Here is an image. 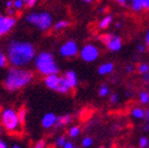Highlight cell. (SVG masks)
Listing matches in <instances>:
<instances>
[{
  "label": "cell",
  "mask_w": 149,
  "mask_h": 148,
  "mask_svg": "<svg viewBox=\"0 0 149 148\" xmlns=\"http://www.w3.org/2000/svg\"><path fill=\"white\" fill-rule=\"evenodd\" d=\"M63 80L66 82V84L68 85L70 89H74L78 84V78H77V75L75 73L74 71H72V70H69V71H66L63 73Z\"/></svg>",
  "instance_id": "cell-12"
},
{
  "label": "cell",
  "mask_w": 149,
  "mask_h": 148,
  "mask_svg": "<svg viewBox=\"0 0 149 148\" xmlns=\"http://www.w3.org/2000/svg\"><path fill=\"white\" fill-rule=\"evenodd\" d=\"M33 148H46V140H39L35 143Z\"/></svg>",
  "instance_id": "cell-30"
},
{
  "label": "cell",
  "mask_w": 149,
  "mask_h": 148,
  "mask_svg": "<svg viewBox=\"0 0 149 148\" xmlns=\"http://www.w3.org/2000/svg\"><path fill=\"white\" fill-rule=\"evenodd\" d=\"M67 140H66V137L65 135H60V137L57 138V140H56V145L58 146V147H63V145L66 144Z\"/></svg>",
  "instance_id": "cell-26"
},
{
  "label": "cell",
  "mask_w": 149,
  "mask_h": 148,
  "mask_svg": "<svg viewBox=\"0 0 149 148\" xmlns=\"http://www.w3.org/2000/svg\"><path fill=\"white\" fill-rule=\"evenodd\" d=\"M113 22V16L111 14H105L103 17L98 20L97 22V28L100 30H106L108 29Z\"/></svg>",
  "instance_id": "cell-14"
},
{
  "label": "cell",
  "mask_w": 149,
  "mask_h": 148,
  "mask_svg": "<svg viewBox=\"0 0 149 148\" xmlns=\"http://www.w3.org/2000/svg\"><path fill=\"white\" fill-rule=\"evenodd\" d=\"M109 88H108V86L107 85H103V86H100V91H98V94H100V96L102 97H105L107 96L108 94H109Z\"/></svg>",
  "instance_id": "cell-25"
},
{
  "label": "cell",
  "mask_w": 149,
  "mask_h": 148,
  "mask_svg": "<svg viewBox=\"0 0 149 148\" xmlns=\"http://www.w3.org/2000/svg\"><path fill=\"white\" fill-rule=\"evenodd\" d=\"M145 121L147 124H149V109L145 111Z\"/></svg>",
  "instance_id": "cell-40"
},
{
  "label": "cell",
  "mask_w": 149,
  "mask_h": 148,
  "mask_svg": "<svg viewBox=\"0 0 149 148\" xmlns=\"http://www.w3.org/2000/svg\"><path fill=\"white\" fill-rule=\"evenodd\" d=\"M16 10L14 8H11V9H6V14L10 15V16H15L16 15Z\"/></svg>",
  "instance_id": "cell-34"
},
{
  "label": "cell",
  "mask_w": 149,
  "mask_h": 148,
  "mask_svg": "<svg viewBox=\"0 0 149 148\" xmlns=\"http://www.w3.org/2000/svg\"><path fill=\"white\" fill-rule=\"evenodd\" d=\"M92 143H93V141H92V139L90 137H87V138H84V140H83V146L84 147H86V148H88V147H90V146L92 145Z\"/></svg>",
  "instance_id": "cell-28"
},
{
  "label": "cell",
  "mask_w": 149,
  "mask_h": 148,
  "mask_svg": "<svg viewBox=\"0 0 149 148\" xmlns=\"http://www.w3.org/2000/svg\"><path fill=\"white\" fill-rule=\"evenodd\" d=\"M23 1H24V2H26V1H28V0H23Z\"/></svg>",
  "instance_id": "cell-47"
},
{
  "label": "cell",
  "mask_w": 149,
  "mask_h": 148,
  "mask_svg": "<svg viewBox=\"0 0 149 148\" xmlns=\"http://www.w3.org/2000/svg\"><path fill=\"white\" fill-rule=\"evenodd\" d=\"M17 18L8 14H0V38L8 35L15 28Z\"/></svg>",
  "instance_id": "cell-9"
},
{
  "label": "cell",
  "mask_w": 149,
  "mask_h": 148,
  "mask_svg": "<svg viewBox=\"0 0 149 148\" xmlns=\"http://www.w3.org/2000/svg\"><path fill=\"white\" fill-rule=\"evenodd\" d=\"M149 71V65L148 64H146V63H142V64H140L139 65V67H138V72L140 74H145V73H147V72Z\"/></svg>",
  "instance_id": "cell-24"
},
{
  "label": "cell",
  "mask_w": 149,
  "mask_h": 148,
  "mask_svg": "<svg viewBox=\"0 0 149 148\" xmlns=\"http://www.w3.org/2000/svg\"><path fill=\"white\" fill-rule=\"evenodd\" d=\"M79 56L84 61H87V63L95 61L100 57V49L93 43H87L80 49Z\"/></svg>",
  "instance_id": "cell-8"
},
{
  "label": "cell",
  "mask_w": 149,
  "mask_h": 148,
  "mask_svg": "<svg viewBox=\"0 0 149 148\" xmlns=\"http://www.w3.org/2000/svg\"><path fill=\"white\" fill-rule=\"evenodd\" d=\"M139 98H140V102L141 104H143V105H146L149 103V92H145V91H142L139 95Z\"/></svg>",
  "instance_id": "cell-22"
},
{
  "label": "cell",
  "mask_w": 149,
  "mask_h": 148,
  "mask_svg": "<svg viewBox=\"0 0 149 148\" xmlns=\"http://www.w3.org/2000/svg\"><path fill=\"white\" fill-rule=\"evenodd\" d=\"M114 2L120 6H126L129 3V0H114Z\"/></svg>",
  "instance_id": "cell-31"
},
{
  "label": "cell",
  "mask_w": 149,
  "mask_h": 148,
  "mask_svg": "<svg viewBox=\"0 0 149 148\" xmlns=\"http://www.w3.org/2000/svg\"><path fill=\"white\" fill-rule=\"evenodd\" d=\"M131 114L134 119H138V120H143V119H145V111L142 108H139V107H135V108L132 109Z\"/></svg>",
  "instance_id": "cell-18"
},
{
  "label": "cell",
  "mask_w": 149,
  "mask_h": 148,
  "mask_svg": "<svg viewBox=\"0 0 149 148\" xmlns=\"http://www.w3.org/2000/svg\"><path fill=\"white\" fill-rule=\"evenodd\" d=\"M6 9H11V8H13V0H6Z\"/></svg>",
  "instance_id": "cell-36"
},
{
  "label": "cell",
  "mask_w": 149,
  "mask_h": 148,
  "mask_svg": "<svg viewBox=\"0 0 149 148\" xmlns=\"http://www.w3.org/2000/svg\"><path fill=\"white\" fill-rule=\"evenodd\" d=\"M0 121H1L3 128L6 131H10V132L16 131L19 128V126L21 125L19 122V119H18L17 112L12 108H6L1 112Z\"/></svg>",
  "instance_id": "cell-5"
},
{
  "label": "cell",
  "mask_w": 149,
  "mask_h": 148,
  "mask_svg": "<svg viewBox=\"0 0 149 148\" xmlns=\"http://www.w3.org/2000/svg\"><path fill=\"white\" fill-rule=\"evenodd\" d=\"M45 84L49 89L57 91L59 93L67 94L71 89L68 87L63 76H58L57 74H51V75H47L45 78Z\"/></svg>",
  "instance_id": "cell-6"
},
{
  "label": "cell",
  "mask_w": 149,
  "mask_h": 148,
  "mask_svg": "<svg viewBox=\"0 0 149 148\" xmlns=\"http://www.w3.org/2000/svg\"><path fill=\"white\" fill-rule=\"evenodd\" d=\"M39 0H28L26 2V8H29V9H33L35 6H37V3Z\"/></svg>",
  "instance_id": "cell-29"
},
{
  "label": "cell",
  "mask_w": 149,
  "mask_h": 148,
  "mask_svg": "<svg viewBox=\"0 0 149 148\" xmlns=\"http://www.w3.org/2000/svg\"><path fill=\"white\" fill-rule=\"evenodd\" d=\"M34 65L37 71L45 76L57 74L59 71V67L55 60L54 55L48 51L39 52L38 54H36L34 58Z\"/></svg>",
  "instance_id": "cell-3"
},
{
  "label": "cell",
  "mask_w": 149,
  "mask_h": 148,
  "mask_svg": "<svg viewBox=\"0 0 149 148\" xmlns=\"http://www.w3.org/2000/svg\"><path fill=\"white\" fill-rule=\"evenodd\" d=\"M51 148H54V147H51Z\"/></svg>",
  "instance_id": "cell-50"
},
{
  "label": "cell",
  "mask_w": 149,
  "mask_h": 148,
  "mask_svg": "<svg viewBox=\"0 0 149 148\" xmlns=\"http://www.w3.org/2000/svg\"><path fill=\"white\" fill-rule=\"evenodd\" d=\"M109 100H110V103H111V104H116L118 101V95L116 93L111 94V96H110Z\"/></svg>",
  "instance_id": "cell-32"
},
{
  "label": "cell",
  "mask_w": 149,
  "mask_h": 148,
  "mask_svg": "<svg viewBox=\"0 0 149 148\" xmlns=\"http://www.w3.org/2000/svg\"><path fill=\"white\" fill-rule=\"evenodd\" d=\"M145 45L147 47L149 46V30L145 33Z\"/></svg>",
  "instance_id": "cell-37"
},
{
  "label": "cell",
  "mask_w": 149,
  "mask_h": 148,
  "mask_svg": "<svg viewBox=\"0 0 149 148\" xmlns=\"http://www.w3.org/2000/svg\"><path fill=\"white\" fill-rule=\"evenodd\" d=\"M128 6L133 13L139 14L149 11V0H129Z\"/></svg>",
  "instance_id": "cell-11"
},
{
  "label": "cell",
  "mask_w": 149,
  "mask_h": 148,
  "mask_svg": "<svg viewBox=\"0 0 149 148\" xmlns=\"http://www.w3.org/2000/svg\"><path fill=\"white\" fill-rule=\"evenodd\" d=\"M100 148H105V147H103V146H102V147H100Z\"/></svg>",
  "instance_id": "cell-48"
},
{
  "label": "cell",
  "mask_w": 149,
  "mask_h": 148,
  "mask_svg": "<svg viewBox=\"0 0 149 148\" xmlns=\"http://www.w3.org/2000/svg\"><path fill=\"white\" fill-rule=\"evenodd\" d=\"M69 137L70 138H75L77 137L78 134L80 133V128L78 127V126H73V127H71V128L69 129Z\"/></svg>",
  "instance_id": "cell-23"
},
{
  "label": "cell",
  "mask_w": 149,
  "mask_h": 148,
  "mask_svg": "<svg viewBox=\"0 0 149 148\" xmlns=\"http://www.w3.org/2000/svg\"><path fill=\"white\" fill-rule=\"evenodd\" d=\"M100 40L106 46L110 52H118L122 49L123 40L118 35L113 33H104L100 36Z\"/></svg>",
  "instance_id": "cell-7"
},
{
  "label": "cell",
  "mask_w": 149,
  "mask_h": 148,
  "mask_svg": "<svg viewBox=\"0 0 149 148\" xmlns=\"http://www.w3.org/2000/svg\"><path fill=\"white\" fill-rule=\"evenodd\" d=\"M79 53L78 45L74 40H67L59 48V54L65 58H71Z\"/></svg>",
  "instance_id": "cell-10"
},
{
  "label": "cell",
  "mask_w": 149,
  "mask_h": 148,
  "mask_svg": "<svg viewBox=\"0 0 149 148\" xmlns=\"http://www.w3.org/2000/svg\"><path fill=\"white\" fill-rule=\"evenodd\" d=\"M6 56L13 67H23L33 61L36 56L35 46L30 41L12 39L6 45Z\"/></svg>",
  "instance_id": "cell-1"
},
{
  "label": "cell",
  "mask_w": 149,
  "mask_h": 148,
  "mask_svg": "<svg viewBox=\"0 0 149 148\" xmlns=\"http://www.w3.org/2000/svg\"><path fill=\"white\" fill-rule=\"evenodd\" d=\"M136 50H138L139 53H144V52L146 51V45L140 43V45H138V47H136Z\"/></svg>",
  "instance_id": "cell-33"
},
{
  "label": "cell",
  "mask_w": 149,
  "mask_h": 148,
  "mask_svg": "<svg viewBox=\"0 0 149 148\" xmlns=\"http://www.w3.org/2000/svg\"><path fill=\"white\" fill-rule=\"evenodd\" d=\"M149 144V140L146 137H143L140 139V142H139V145L141 148H146Z\"/></svg>",
  "instance_id": "cell-27"
},
{
  "label": "cell",
  "mask_w": 149,
  "mask_h": 148,
  "mask_svg": "<svg viewBox=\"0 0 149 148\" xmlns=\"http://www.w3.org/2000/svg\"><path fill=\"white\" fill-rule=\"evenodd\" d=\"M122 27H123V23L120 22V21H118V22L115 23V28L116 29H120Z\"/></svg>",
  "instance_id": "cell-44"
},
{
  "label": "cell",
  "mask_w": 149,
  "mask_h": 148,
  "mask_svg": "<svg viewBox=\"0 0 149 148\" xmlns=\"http://www.w3.org/2000/svg\"><path fill=\"white\" fill-rule=\"evenodd\" d=\"M72 121V117L70 114H63V115H60L57 117L56 119V123H55V127L56 128H61L63 126L70 124Z\"/></svg>",
  "instance_id": "cell-15"
},
{
  "label": "cell",
  "mask_w": 149,
  "mask_h": 148,
  "mask_svg": "<svg viewBox=\"0 0 149 148\" xmlns=\"http://www.w3.org/2000/svg\"><path fill=\"white\" fill-rule=\"evenodd\" d=\"M106 10H107V8L105 6H100V9H98V13L103 14V13H105V12H106Z\"/></svg>",
  "instance_id": "cell-42"
},
{
  "label": "cell",
  "mask_w": 149,
  "mask_h": 148,
  "mask_svg": "<svg viewBox=\"0 0 149 148\" xmlns=\"http://www.w3.org/2000/svg\"><path fill=\"white\" fill-rule=\"evenodd\" d=\"M63 148H74V144L72 142H68V141H67L66 144L63 145Z\"/></svg>",
  "instance_id": "cell-38"
},
{
  "label": "cell",
  "mask_w": 149,
  "mask_h": 148,
  "mask_svg": "<svg viewBox=\"0 0 149 148\" xmlns=\"http://www.w3.org/2000/svg\"><path fill=\"white\" fill-rule=\"evenodd\" d=\"M81 2H84V3H86V4H91V3H93V2H95L96 0H80Z\"/></svg>",
  "instance_id": "cell-41"
},
{
  "label": "cell",
  "mask_w": 149,
  "mask_h": 148,
  "mask_svg": "<svg viewBox=\"0 0 149 148\" xmlns=\"http://www.w3.org/2000/svg\"><path fill=\"white\" fill-rule=\"evenodd\" d=\"M114 69V65L112 63H105L103 65H100L98 68V73L100 75H106V74H110Z\"/></svg>",
  "instance_id": "cell-17"
},
{
  "label": "cell",
  "mask_w": 149,
  "mask_h": 148,
  "mask_svg": "<svg viewBox=\"0 0 149 148\" xmlns=\"http://www.w3.org/2000/svg\"><path fill=\"white\" fill-rule=\"evenodd\" d=\"M0 148H8V145L3 141H1V140H0Z\"/></svg>",
  "instance_id": "cell-43"
},
{
  "label": "cell",
  "mask_w": 149,
  "mask_h": 148,
  "mask_svg": "<svg viewBox=\"0 0 149 148\" xmlns=\"http://www.w3.org/2000/svg\"><path fill=\"white\" fill-rule=\"evenodd\" d=\"M12 148H22V147H20L19 145H14V146H13V147H12Z\"/></svg>",
  "instance_id": "cell-46"
},
{
  "label": "cell",
  "mask_w": 149,
  "mask_h": 148,
  "mask_svg": "<svg viewBox=\"0 0 149 148\" xmlns=\"http://www.w3.org/2000/svg\"><path fill=\"white\" fill-rule=\"evenodd\" d=\"M8 63H9L8 56H6V54L3 52L2 49L0 48V68H6Z\"/></svg>",
  "instance_id": "cell-19"
},
{
  "label": "cell",
  "mask_w": 149,
  "mask_h": 148,
  "mask_svg": "<svg viewBox=\"0 0 149 148\" xmlns=\"http://www.w3.org/2000/svg\"><path fill=\"white\" fill-rule=\"evenodd\" d=\"M26 21L40 32H48L53 27V16L48 11H32L26 15Z\"/></svg>",
  "instance_id": "cell-4"
},
{
  "label": "cell",
  "mask_w": 149,
  "mask_h": 148,
  "mask_svg": "<svg viewBox=\"0 0 149 148\" xmlns=\"http://www.w3.org/2000/svg\"><path fill=\"white\" fill-rule=\"evenodd\" d=\"M143 82L145 84H148L149 85V71L147 73L143 74Z\"/></svg>",
  "instance_id": "cell-35"
},
{
  "label": "cell",
  "mask_w": 149,
  "mask_h": 148,
  "mask_svg": "<svg viewBox=\"0 0 149 148\" xmlns=\"http://www.w3.org/2000/svg\"><path fill=\"white\" fill-rule=\"evenodd\" d=\"M126 71L128 72V73H131V72L134 71V67H133V66H131V65L127 66V67H126Z\"/></svg>",
  "instance_id": "cell-39"
},
{
  "label": "cell",
  "mask_w": 149,
  "mask_h": 148,
  "mask_svg": "<svg viewBox=\"0 0 149 148\" xmlns=\"http://www.w3.org/2000/svg\"><path fill=\"white\" fill-rule=\"evenodd\" d=\"M56 119H57V117H56L54 113L45 114V115H43V117H42V120H41V125H42L43 128L50 129L51 127L55 126Z\"/></svg>",
  "instance_id": "cell-13"
},
{
  "label": "cell",
  "mask_w": 149,
  "mask_h": 148,
  "mask_svg": "<svg viewBox=\"0 0 149 148\" xmlns=\"http://www.w3.org/2000/svg\"><path fill=\"white\" fill-rule=\"evenodd\" d=\"M34 78L33 72L19 67H11L8 71L3 86L10 92L18 91L28 86Z\"/></svg>",
  "instance_id": "cell-2"
},
{
  "label": "cell",
  "mask_w": 149,
  "mask_h": 148,
  "mask_svg": "<svg viewBox=\"0 0 149 148\" xmlns=\"http://www.w3.org/2000/svg\"><path fill=\"white\" fill-rule=\"evenodd\" d=\"M17 114H18V119H19L20 124H23V123H24V121H26V107H24V106L20 107L19 110L17 111Z\"/></svg>",
  "instance_id": "cell-20"
},
{
  "label": "cell",
  "mask_w": 149,
  "mask_h": 148,
  "mask_svg": "<svg viewBox=\"0 0 149 148\" xmlns=\"http://www.w3.org/2000/svg\"><path fill=\"white\" fill-rule=\"evenodd\" d=\"M146 148H147V147H146Z\"/></svg>",
  "instance_id": "cell-52"
},
{
  "label": "cell",
  "mask_w": 149,
  "mask_h": 148,
  "mask_svg": "<svg viewBox=\"0 0 149 148\" xmlns=\"http://www.w3.org/2000/svg\"><path fill=\"white\" fill-rule=\"evenodd\" d=\"M24 6H26V2L23 0H13V8L17 12L23 10Z\"/></svg>",
  "instance_id": "cell-21"
},
{
  "label": "cell",
  "mask_w": 149,
  "mask_h": 148,
  "mask_svg": "<svg viewBox=\"0 0 149 148\" xmlns=\"http://www.w3.org/2000/svg\"><path fill=\"white\" fill-rule=\"evenodd\" d=\"M143 130L144 131H149V124H147L146 123V125L143 127Z\"/></svg>",
  "instance_id": "cell-45"
},
{
  "label": "cell",
  "mask_w": 149,
  "mask_h": 148,
  "mask_svg": "<svg viewBox=\"0 0 149 148\" xmlns=\"http://www.w3.org/2000/svg\"><path fill=\"white\" fill-rule=\"evenodd\" d=\"M0 134H1V131H0Z\"/></svg>",
  "instance_id": "cell-49"
},
{
  "label": "cell",
  "mask_w": 149,
  "mask_h": 148,
  "mask_svg": "<svg viewBox=\"0 0 149 148\" xmlns=\"http://www.w3.org/2000/svg\"><path fill=\"white\" fill-rule=\"evenodd\" d=\"M70 27V21L69 20H66V19H60L56 22L53 23V31L54 32H60V31H63V30H66L67 28H69Z\"/></svg>",
  "instance_id": "cell-16"
},
{
  "label": "cell",
  "mask_w": 149,
  "mask_h": 148,
  "mask_svg": "<svg viewBox=\"0 0 149 148\" xmlns=\"http://www.w3.org/2000/svg\"><path fill=\"white\" fill-rule=\"evenodd\" d=\"M148 49H149V46H148Z\"/></svg>",
  "instance_id": "cell-51"
}]
</instances>
